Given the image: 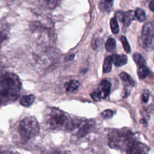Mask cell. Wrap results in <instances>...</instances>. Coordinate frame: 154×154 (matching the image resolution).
<instances>
[{
    "instance_id": "cell-13",
    "label": "cell",
    "mask_w": 154,
    "mask_h": 154,
    "mask_svg": "<svg viewBox=\"0 0 154 154\" xmlns=\"http://www.w3.org/2000/svg\"><path fill=\"white\" fill-rule=\"evenodd\" d=\"M8 38V29L5 25H0V47Z\"/></svg>"
},
{
    "instance_id": "cell-6",
    "label": "cell",
    "mask_w": 154,
    "mask_h": 154,
    "mask_svg": "<svg viewBox=\"0 0 154 154\" xmlns=\"http://www.w3.org/2000/svg\"><path fill=\"white\" fill-rule=\"evenodd\" d=\"M93 127V124L90 122H79L75 121V129L78 128L76 135L79 138H82L91 132Z\"/></svg>"
},
{
    "instance_id": "cell-3",
    "label": "cell",
    "mask_w": 154,
    "mask_h": 154,
    "mask_svg": "<svg viewBox=\"0 0 154 154\" xmlns=\"http://www.w3.org/2000/svg\"><path fill=\"white\" fill-rule=\"evenodd\" d=\"M17 131L20 138L23 141H28L35 137L39 133L38 122L34 116H26L20 121Z\"/></svg>"
},
{
    "instance_id": "cell-1",
    "label": "cell",
    "mask_w": 154,
    "mask_h": 154,
    "mask_svg": "<svg viewBox=\"0 0 154 154\" xmlns=\"http://www.w3.org/2000/svg\"><path fill=\"white\" fill-rule=\"evenodd\" d=\"M22 89L19 76L12 72H5L0 75V105L17 100Z\"/></svg>"
},
{
    "instance_id": "cell-2",
    "label": "cell",
    "mask_w": 154,
    "mask_h": 154,
    "mask_svg": "<svg viewBox=\"0 0 154 154\" xmlns=\"http://www.w3.org/2000/svg\"><path fill=\"white\" fill-rule=\"evenodd\" d=\"M43 118L45 126L52 131H72L74 121L69 114L56 108H48Z\"/></svg>"
},
{
    "instance_id": "cell-12",
    "label": "cell",
    "mask_w": 154,
    "mask_h": 154,
    "mask_svg": "<svg viewBox=\"0 0 154 154\" xmlns=\"http://www.w3.org/2000/svg\"><path fill=\"white\" fill-rule=\"evenodd\" d=\"M79 86V82L77 80L72 79L67 82L64 84V88L67 92H73L78 89Z\"/></svg>"
},
{
    "instance_id": "cell-16",
    "label": "cell",
    "mask_w": 154,
    "mask_h": 154,
    "mask_svg": "<svg viewBox=\"0 0 154 154\" xmlns=\"http://www.w3.org/2000/svg\"><path fill=\"white\" fill-rule=\"evenodd\" d=\"M133 59L136 64L139 67L141 66H144L146 64L145 59L139 53H134L133 55Z\"/></svg>"
},
{
    "instance_id": "cell-23",
    "label": "cell",
    "mask_w": 154,
    "mask_h": 154,
    "mask_svg": "<svg viewBox=\"0 0 154 154\" xmlns=\"http://www.w3.org/2000/svg\"><path fill=\"white\" fill-rule=\"evenodd\" d=\"M43 154H70L69 152L61 149H49L43 152Z\"/></svg>"
},
{
    "instance_id": "cell-7",
    "label": "cell",
    "mask_w": 154,
    "mask_h": 154,
    "mask_svg": "<svg viewBox=\"0 0 154 154\" xmlns=\"http://www.w3.org/2000/svg\"><path fill=\"white\" fill-rule=\"evenodd\" d=\"M126 150V154H147L149 148L143 143L135 141Z\"/></svg>"
},
{
    "instance_id": "cell-20",
    "label": "cell",
    "mask_w": 154,
    "mask_h": 154,
    "mask_svg": "<svg viewBox=\"0 0 154 154\" xmlns=\"http://www.w3.org/2000/svg\"><path fill=\"white\" fill-rule=\"evenodd\" d=\"M110 27L113 34H117L119 32V26L116 18H112L110 20Z\"/></svg>"
},
{
    "instance_id": "cell-22",
    "label": "cell",
    "mask_w": 154,
    "mask_h": 154,
    "mask_svg": "<svg viewBox=\"0 0 154 154\" xmlns=\"http://www.w3.org/2000/svg\"><path fill=\"white\" fill-rule=\"evenodd\" d=\"M120 41L122 43V46L123 47L124 51L126 52V53H130L131 52V47L130 45L128 42V40L126 38V37L124 35L121 36L120 37Z\"/></svg>"
},
{
    "instance_id": "cell-10",
    "label": "cell",
    "mask_w": 154,
    "mask_h": 154,
    "mask_svg": "<svg viewBox=\"0 0 154 154\" xmlns=\"http://www.w3.org/2000/svg\"><path fill=\"white\" fill-rule=\"evenodd\" d=\"M112 62L117 67H120L126 64L128 62V58L125 55H118L113 54L111 56Z\"/></svg>"
},
{
    "instance_id": "cell-19",
    "label": "cell",
    "mask_w": 154,
    "mask_h": 154,
    "mask_svg": "<svg viewBox=\"0 0 154 154\" xmlns=\"http://www.w3.org/2000/svg\"><path fill=\"white\" fill-rule=\"evenodd\" d=\"M120 77L122 81L128 83L131 86H132V87L134 86V85H135L134 81L131 78V76L129 75H128V73H126V72H122L120 74Z\"/></svg>"
},
{
    "instance_id": "cell-9",
    "label": "cell",
    "mask_w": 154,
    "mask_h": 154,
    "mask_svg": "<svg viewBox=\"0 0 154 154\" xmlns=\"http://www.w3.org/2000/svg\"><path fill=\"white\" fill-rule=\"evenodd\" d=\"M111 88V84L109 81L106 79H103L100 82V90L99 91L102 99H104L108 96L110 93Z\"/></svg>"
},
{
    "instance_id": "cell-24",
    "label": "cell",
    "mask_w": 154,
    "mask_h": 154,
    "mask_svg": "<svg viewBox=\"0 0 154 154\" xmlns=\"http://www.w3.org/2000/svg\"><path fill=\"white\" fill-rule=\"evenodd\" d=\"M91 97L96 102H99L102 99L100 91H93L90 94Z\"/></svg>"
},
{
    "instance_id": "cell-27",
    "label": "cell",
    "mask_w": 154,
    "mask_h": 154,
    "mask_svg": "<svg viewBox=\"0 0 154 154\" xmlns=\"http://www.w3.org/2000/svg\"><path fill=\"white\" fill-rule=\"evenodd\" d=\"M58 1H48V7L50 9H54L55 8L57 4H58Z\"/></svg>"
},
{
    "instance_id": "cell-5",
    "label": "cell",
    "mask_w": 154,
    "mask_h": 154,
    "mask_svg": "<svg viewBox=\"0 0 154 154\" xmlns=\"http://www.w3.org/2000/svg\"><path fill=\"white\" fill-rule=\"evenodd\" d=\"M141 40L145 51H152L154 48V26L150 22L146 23L142 28Z\"/></svg>"
},
{
    "instance_id": "cell-14",
    "label": "cell",
    "mask_w": 154,
    "mask_h": 154,
    "mask_svg": "<svg viewBox=\"0 0 154 154\" xmlns=\"http://www.w3.org/2000/svg\"><path fill=\"white\" fill-rule=\"evenodd\" d=\"M112 69V59L111 56H107L104 60L103 64V72L105 73H109Z\"/></svg>"
},
{
    "instance_id": "cell-26",
    "label": "cell",
    "mask_w": 154,
    "mask_h": 154,
    "mask_svg": "<svg viewBox=\"0 0 154 154\" xmlns=\"http://www.w3.org/2000/svg\"><path fill=\"white\" fill-rule=\"evenodd\" d=\"M149 98V92L147 90H145L142 94V101L143 102L146 103L148 102Z\"/></svg>"
},
{
    "instance_id": "cell-30",
    "label": "cell",
    "mask_w": 154,
    "mask_h": 154,
    "mask_svg": "<svg viewBox=\"0 0 154 154\" xmlns=\"http://www.w3.org/2000/svg\"><path fill=\"white\" fill-rule=\"evenodd\" d=\"M0 154H19L17 152H12V151H4V152H0Z\"/></svg>"
},
{
    "instance_id": "cell-4",
    "label": "cell",
    "mask_w": 154,
    "mask_h": 154,
    "mask_svg": "<svg viewBox=\"0 0 154 154\" xmlns=\"http://www.w3.org/2000/svg\"><path fill=\"white\" fill-rule=\"evenodd\" d=\"M108 139L111 147L121 150H127L135 142L132 134L128 131H112L109 134Z\"/></svg>"
},
{
    "instance_id": "cell-11",
    "label": "cell",
    "mask_w": 154,
    "mask_h": 154,
    "mask_svg": "<svg viewBox=\"0 0 154 154\" xmlns=\"http://www.w3.org/2000/svg\"><path fill=\"white\" fill-rule=\"evenodd\" d=\"M35 100V96L33 94H26L23 96L20 99V103L21 105L28 107L31 106Z\"/></svg>"
},
{
    "instance_id": "cell-21",
    "label": "cell",
    "mask_w": 154,
    "mask_h": 154,
    "mask_svg": "<svg viewBox=\"0 0 154 154\" xmlns=\"http://www.w3.org/2000/svg\"><path fill=\"white\" fill-rule=\"evenodd\" d=\"M112 1H100L99 4V7L100 9L104 11L109 10L112 5Z\"/></svg>"
},
{
    "instance_id": "cell-18",
    "label": "cell",
    "mask_w": 154,
    "mask_h": 154,
    "mask_svg": "<svg viewBox=\"0 0 154 154\" xmlns=\"http://www.w3.org/2000/svg\"><path fill=\"white\" fill-rule=\"evenodd\" d=\"M116 47V40L112 38H109L105 43V49L108 52L113 51Z\"/></svg>"
},
{
    "instance_id": "cell-8",
    "label": "cell",
    "mask_w": 154,
    "mask_h": 154,
    "mask_svg": "<svg viewBox=\"0 0 154 154\" xmlns=\"http://www.w3.org/2000/svg\"><path fill=\"white\" fill-rule=\"evenodd\" d=\"M116 16L124 24L125 26L128 27L130 25L132 21L134 18V13L132 10L126 12H118L116 13Z\"/></svg>"
},
{
    "instance_id": "cell-17",
    "label": "cell",
    "mask_w": 154,
    "mask_h": 154,
    "mask_svg": "<svg viewBox=\"0 0 154 154\" xmlns=\"http://www.w3.org/2000/svg\"><path fill=\"white\" fill-rule=\"evenodd\" d=\"M134 16L140 22H143L146 19V14L143 10L140 8H137L134 12Z\"/></svg>"
},
{
    "instance_id": "cell-29",
    "label": "cell",
    "mask_w": 154,
    "mask_h": 154,
    "mask_svg": "<svg viewBox=\"0 0 154 154\" xmlns=\"http://www.w3.org/2000/svg\"><path fill=\"white\" fill-rule=\"evenodd\" d=\"M149 7V8L150 9V10H152V11L154 12V0L150 2Z\"/></svg>"
},
{
    "instance_id": "cell-28",
    "label": "cell",
    "mask_w": 154,
    "mask_h": 154,
    "mask_svg": "<svg viewBox=\"0 0 154 154\" xmlns=\"http://www.w3.org/2000/svg\"><path fill=\"white\" fill-rule=\"evenodd\" d=\"M74 57H75L74 54H70L65 57V60L66 61H70V60H73L74 58Z\"/></svg>"
},
{
    "instance_id": "cell-15",
    "label": "cell",
    "mask_w": 154,
    "mask_h": 154,
    "mask_svg": "<svg viewBox=\"0 0 154 154\" xmlns=\"http://www.w3.org/2000/svg\"><path fill=\"white\" fill-rule=\"evenodd\" d=\"M149 72V69L144 65L139 67L138 69V76L140 79H145Z\"/></svg>"
},
{
    "instance_id": "cell-25",
    "label": "cell",
    "mask_w": 154,
    "mask_h": 154,
    "mask_svg": "<svg viewBox=\"0 0 154 154\" xmlns=\"http://www.w3.org/2000/svg\"><path fill=\"white\" fill-rule=\"evenodd\" d=\"M114 115L113 111L111 109H106L102 112L101 116L104 119H110Z\"/></svg>"
},
{
    "instance_id": "cell-31",
    "label": "cell",
    "mask_w": 154,
    "mask_h": 154,
    "mask_svg": "<svg viewBox=\"0 0 154 154\" xmlns=\"http://www.w3.org/2000/svg\"><path fill=\"white\" fill-rule=\"evenodd\" d=\"M140 123H141L143 126H147V122H146V120L145 119H141Z\"/></svg>"
}]
</instances>
